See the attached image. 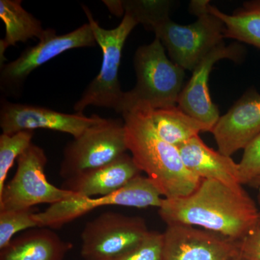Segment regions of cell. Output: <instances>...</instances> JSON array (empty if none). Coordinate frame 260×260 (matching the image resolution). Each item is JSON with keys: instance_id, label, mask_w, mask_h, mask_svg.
Here are the masks:
<instances>
[{"instance_id": "28", "label": "cell", "mask_w": 260, "mask_h": 260, "mask_svg": "<svg viewBox=\"0 0 260 260\" xmlns=\"http://www.w3.org/2000/svg\"><path fill=\"white\" fill-rule=\"evenodd\" d=\"M257 201H258V209H259V218H260V189H259V190H258Z\"/></svg>"}, {"instance_id": "18", "label": "cell", "mask_w": 260, "mask_h": 260, "mask_svg": "<svg viewBox=\"0 0 260 260\" xmlns=\"http://www.w3.org/2000/svg\"><path fill=\"white\" fill-rule=\"evenodd\" d=\"M148 113L157 135L177 148L202 132H210L209 126L188 115L178 106L153 109L148 105Z\"/></svg>"}, {"instance_id": "22", "label": "cell", "mask_w": 260, "mask_h": 260, "mask_svg": "<svg viewBox=\"0 0 260 260\" xmlns=\"http://www.w3.org/2000/svg\"><path fill=\"white\" fill-rule=\"evenodd\" d=\"M34 210H3L0 211V250L8 245L13 237L22 231L39 227Z\"/></svg>"}, {"instance_id": "14", "label": "cell", "mask_w": 260, "mask_h": 260, "mask_svg": "<svg viewBox=\"0 0 260 260\" xmlns=\"http://www.w3.org/2000/svg\"><path fill=\"white\" fill-rule=\"evenodd\" d=\"M141 175V171L127 153L107 165L66 179L61 188L85 198L112 194Z\"/></svg>"}, {"instance_id": "3", "label": "cell", "mask_w": 260, "mask_h": 260, "mask_svg": "<svg viewBox=\"0 0 260 260\" xmlns=\"http://www.w3.org/2000/svg\"><path fill=\"white\" fill-rule=\"evenodd\" d=\"M134 67L136 84L124 92L118 114H123L140 104H148L153 109L177 106L184 87L185 70L168 57L158 39L137 49Z\"/></svg>"}, {"instance_id": "17", "label": "cell", "mask_w": 260, "mask_h": 260, "mask_svg": "<svg viewBox=\"0 0 260 260\" xmlns=\"http://www.w3.org/2000/svg\"><path fill=\"white\" fill-rule=\"evenodd\" d=\"M21 3L20 0H0V18L5 24L6 32L4 39L0 41L1 65L8 47L34 38L42 40L49 30V28L44 29L42 23L24 9Z\"/></svg>"}, {"instance_id": "29", "label": "cell", "mask_w": 260, "mask_h": 260, "mask_svg": "<svg viewBox=\"0 0 260 260\" xmlns=\"http://www.w3.org/2000/svg\"><path fill=\"white\" fill-rule=\"evenodd\" d=\"M232 260H242V259H241L240 258H239V256H237V257L234 258V259H233Z\"/></svg>"}, {"instance_id": "19", "label": "cell", "mask_w": 260, "mask_h": 260, "mask_svg": "<svg viewBox=\"0 0 260 260\" xmlns=\"http://www.w3.org/2000/svg\"><path fill=\"white\" fill-rule=\"evenodd\" d=\"M208 11L223 22L225 39H235L260 49V0L245 2L231 15L210 4Z\"/></svg>"}, {"instance_id": "27", "label": "cell", "mask_w": 260, "mask_h": 260, "mask_svg": "<svg viewBox=\"0 0 260 260\" xmlns=\"http://www.w3.org/2000/svg\"><path fill=\"white\" fill-rule=\"evenodd\" d=\"M248 185L251 186V187L254 188V189H257V190H259L260 189V176L259 177L255 178V179H253L252 181L249 182V184Z\"/></svg>"}, {"instance_id": "21", "label": "cell", "mask_w": 260, "mask_h": 260, "mask_svg": "<svg viewBox=\"0 0 260 260\" xmlns=\"http://www.w3.org/2000/svg\"><path fill=\"white\" fill-rule=\"evenodd\" d=\"M34 135V131H22L0 135V192L4 189L8 173L15 160L32 144Z\"/></svg>"}, {"instance_id": "16", "label": "cell", "mask_w": 260, "mask_h": 260, "mask_svg": "<svg viewBox=\"0 0 260 260\" xmlns=\"http://www.w3.org/2000/svg\"><path fill=\"white\" fill-rule=\"evenodd\" d=\"M73 244L52 229L37 227L13 238L0 251V260H64Z\"/></svg>"}, {"instance_id": "6", "label": "cell", "mask_w": 260, "mask_h": 260, "mask_svg": "<svg viewBox=\"0 0 260 260\" xmlns=\"http://www.w3.org/2000/svg\"><path fill=\"white\" fill-rule=\"evenodd\" d=\"M127 150L124 120L102 118L65 147L59 174L66 180L107 165Z\"/></svg>"}, {"instance_id": "4", "label": "cell", "mask_w": 260, "mask_h": 260, "mask_svg": "<svg viewBox=\"0 0 260 260\" xmlns=\"http://www.w3.org/2000/svg\"><path fill=\"white\" fill-rule=\"evenodd\" d=\"M82 7L93 30L97 45L102 49V62L99 74L75 103V112L83 114L84 110L89 106H95L114 109L118 113L124 93L119 79L121 54L126 39L138 23L130 15L125 14L115 28H103L93 18L90 9L85 5Z\"/></svg>"}, {"instance_id": "1", "label": "cell", "mask_w": 260, "mask_h": 260, "mask_svg": "<svg viewBox=\"0 0 260 260\" xmlns=\"http://www.w3.org/2000/svg\"><path fill=\"white\" fill-rule=\"evenodd\" d=\"M158 214L167 225L201 228L237 241L260 219L257 205L242 186L234 187L205 179L187 196L164 198Z\"/></svg>"}, {"instance_id": "2", "label": "cell", "mask_w": 260, "mask_h": 260, "mask_svg": "<svg viewBox=\"0 0 260 260\" xmlns=\"http://www.w3.org/2000/svg\"><path fill=\"white\" fill-rule=\"evenodd\" d=\"M148 109V104H140L121 114L128 150L141 172L147 174L164 198L187 196L202 179L186 169L179 149L157 135Z\"/></svg>"}, {"instance_id": "7", "label": "cell", "mask_w": 260, "mask_h": 260, "mask_svg": "<svg viewBox=\"0 0 260 260\" xmlns=\"http://www.w3.org/2000/svg\"><path fill=\"white\" fill-rule=\"evenodd\" d=\"M13 179L0 192V211L31 209L39 204H54L75 196L47 180L48 159L44 149L32 143L18 160Z\"/></svg>"}, {"instance_id": "15", "label": "cell", "mask_w": 260, "mask_h": 260, "mask_svg": "<svg viewBox=\"0 0 260 260\" xmlns=\"http://www.w3.org/2000/svg\"><path fill=\"white\" fill-rule=\"evenodd\" d=\"M178 149L186 169L200 179H214L234 187L242 186L239 164L232 157L210 148L199 135L179 145Z\"/></svg>"}, {"instance_id": "13", "label": "cell", "mask_w": 260, "mask_h": 260, "mask_svg": "<svg viewBox=\"0 0 260 260\" xmlns=\"http://www.w3.org/2000/svg\"><path fill=\"white\" fill-rule=\"evenodd\" d=\"M210 133L218 151L232 156L244 149L260 134V93L254 87L248 89L223 116Z\"/></svg>"}, {"instance_id": "8", "label": "cell", "mask_w": 260, "mask_h": 260, "mask_svg": "<svg viewBox=\"0 0 260 260\" xmlns=\"http://www.w3.org/2000/svg\"><path fill=\"white\" fill-rule=\"evenodd\" d=\"M150 232L142 217L106 212L84 226L82 257L85 260L114 259L143 242Z\"/></svg>"}, {"instance_id": "11", "label": "cell", "mask_w": 260, "mask_h": 260, "mask_svg": "<svg viewBox=\"0 0 260 260\" xmlns=\"http://www.w3.org/2000/svg\"><path fill=\"white\" fill-rule=\"evenodd\" d=\"M102 118L96 114L88 117L79 113L65 114L39 106L6 100L2 101L0 108V127L7 135L44 129L67 133L76 138Z\"/></svg>"}, {"instance_id": "12", "label": "cell", "mask_w": 260, "mask_h": 260, "mask_svg": "<svg viewBox=\"0 0 260 260\" xmlns=\"http://www.w3.org/2000/svg\"><path fill=\"white\" fill-rule=\"evenodd\" d=\"M246 55L242 44L225 42L205 56L192 71L190 80L181 90L177 106L188 115L209 126L210 131L218 121V107L212 101L208 81L214 64L221 59H228L240 62Z\"/></svg>"}, {"instance_id": "25", "label": "cell", "mask_w": 260, "mask_h": 260, "mask_svg": "<svg viewBox=\"0 0 260 260\" xmlns=\"http://www.w3.org/2000/svg\"><path fill=\"white\" fill-rule=\"evenodd\" d=\"M239 256L242 260H260V219L239 242Z\"/></svg>"}, {"instance_id": "26", "label": "cell", "mask_w": 260, "mask_h": 260, "mask_svg": "<svg viewBox=\"0 0 260 260\" xmlns=\"http://www.w3.org/2000/svg\"><path fill=\"white\" fill-rule=\"evenodd\" d=\"M104 5L107 7L109 11L113 15L117 17H121L124 15V9H123L122 1L121 0H108V1H103Z\"/></svg>"}, {"instance_id": "10", "label": "cell", "mask_w": 260, "mask_h": 260, "mask_svg": "<svg viewBox=\"0 0 260 260\" xmlns=\"http://www.w3.org/2000/svg\"><path fill=\"white\" fill-rule=\"evenodd\" d=\"M164 236V260H232L239 256V242L191 225H167Z\"/></svg>"}, {"instance_id": "24", "label": "cell", "mask_w": 260, "mask_h": 260, "mask_svg": "<svg viewBox=\"0 0 260 260\" xmlns=\"http://www.w3.org/2000/svg\"><path fill=\"white\" fill-rule=\"evenodd\" d=\"M239 180L242 185L260 176V134L244 149V154L239 162Z\"/></svg>"}, {"instance_id": "9", "label": "cell", "mask_w": 260, "mask_h": 260, "mask_svg": "<svg viewBox=\"0 0 260 260\" xmlns=\"http://www.w3.org/2000/svg\"><path fill=\"white\" fill-rule=\"evenodd\" d=\"M95 45L96 41L89 23L61 36L56 35L55 30L49 28L47 35L39 44L25 49L15 60L2 65L1 90L12 95L19 94L28 75L37 68L64 51Z\"/></svg>"}, {"instance_id": "23", "label": "cell", "mask_w": 260, "mask_h": 260, "mask_svg": "<svg viewBox=\"0 0 260 260\" xmlns=\"http://www.w3.org/2000/svg\"><path fill=\"white\" fill-rule=\"evenodd\" d=\"M162 245V234L150 231L143 242L120 256L110 260H164Z\"/></svg>"}, {"instance_id": "5", "label": "cell", "mask_w": 260, "mask_h": 260, "mask_svg": "<svg viewBox=\"0 0 260 260\" xmlns=\"http://www.w3.org/2000/svg\"><path fill=\"white\" fill-rule=\"evenodd\" d=\"M196 17V21L189 25H180L167 18L151 29L167 49L172 61L191 72L225 39L223 22L208 9Z\"/></svg>"}, {"instance_id": "20", "label": "cell", "mask_w": 260, "mask_h": 260, "mask_svg": "<svg viewBox=\"0 0 260 260\" xmlns=\"http://www.w3.org/2000/svg\"><path fill=\"white\" fill-rule=\"evenodd\" d=\"M172 1L169 0H125L122 1L124 15H129L139 24L151 30L164 19L170 18Z\"/></svg>"}]
</instances>
